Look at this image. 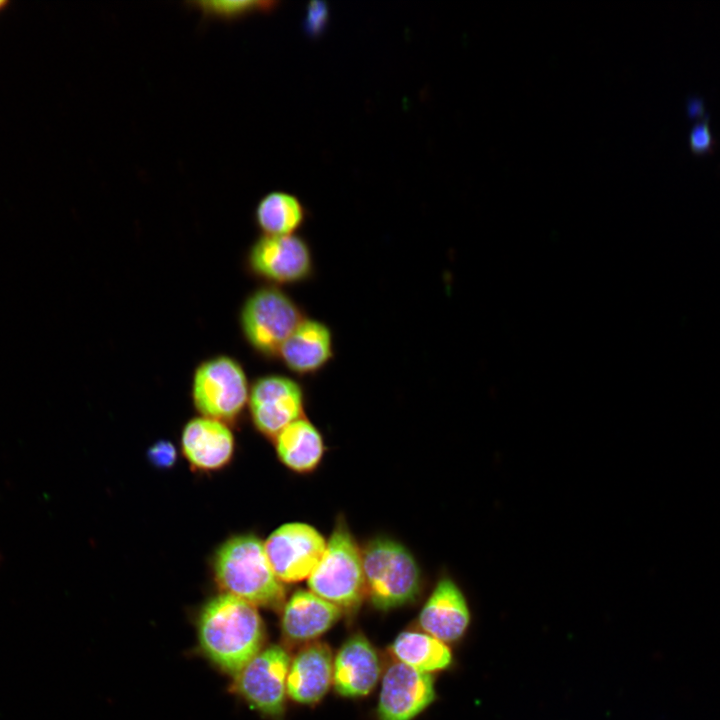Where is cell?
Returning <instances> with one entry per match:
<instances>
[{
  "label": "cell",
  "instance_id": "obj_19",
  "mask_svg": "<svg viewBox=\"0 0 720 720\" xmlns=\"http://www.w3.org/2000/svg\"><path fill=\"white\" fill-rule=\"evenodd\" d=\"M255 222L264 235H293L306 220V208L301 200L285 191L265 194L255 208Z\"/></svg>",
  "mask_w": 720,
  "mask_h": 720
},
{
  "label": "cell",
  "instance_id": "obj_24",
  "mask_svg": "<svg viewBox=\"0 0 720 720\" xmlns=\"http://www.w3.org/2000/svg\"><path fill=\"white\" fill-rule=\"evenodd\" d=\"M148 458L158 468H170L176 461L175 447L169 441H158L149 449Z\"/></svg>",
  "mask_w": 720,
  "mask_h": 720
},
{
  "label": "cell",
  "instance_id": "obj_13",
  "mask_svg": "<svg viewBox=\"0 0 720 720\" xmlns=\"http://www.w3.org/2000/svg\"><path fill=\"white\" fill-rule=\"evenodd\" d=\"M381 666L371 643L361 634L350 637L333 661V685L345 697L369 694L379 680Z\"/></svg>",
  "mask_w": 720,
  "mask_h": 720
},
{
  "label": "cell",
  "instance_id": "obj_5",
  "mask_svg": "<svg viewBox=\"0 0 720 720\" xmlns=\"http://www.w3.org/2000/svg\"><path fill=\"white\" fill-rule=\"evenodd\" d=\"M305 318L301 307L283 290L270 286L254 291L244 303L241 325L259 353L278 356L281 346Z\"/></svg>",
  "mask_w": 720,
  "mask_h": 720
},
{
  "label": "cell",
  "instance_id": "obj_3",
  "mask_svg": "<svg viewBox=\"0 0 720 720\" xmlns=\"http://www.w3.org/2000/svg\"><path fill=\"white\" fill-rule=\"evenodd\" d=\"M361 554L366 594L375 608L389 610L417 598L421 572L405 546L389 538H376Z\"/></svg>",
  "mask_w": 720,
  "mask_h": 720
},
{
  "label": "cell",
  "instance_id": "obj_12",
  "mask_svg": "<svg viewBox=\"0 0 720 720\" xmlns=\"http://www.w3.org/2000/svg\"><path fill=\"white\" fill-rule=\"evenodd\" d=\"M467 599L449 576L441 577L425 602L418 618L425 633L446 643L460 639L470 623Z\"/></svg>",
  "mask_w": 720,
  "mask_h": 720
},
{
  "label": "cell",
  "instance_id": "obj_7",
  "mask_svg": "<svg viewBox=\"0 0 720 720\" xmlns=\"http://www.w3.org/2000/svg\"><path fill=\"white\" fill-rule=\"evenodd\" d=\"M326 548L324 537L306 523H287L267 538L264 549L276 577L285 583L308 579Z\"/></svg>",
  "mask_w": 720,
  "mask_h": 720
},
{
  "label": "cell",
  "instance_id": "obj_15",
  "mask_svg": "<svg viewBox=\"0 0 720 720\" xmlns=\"http://www.w3.org/2000/svg\"><path fill=\"white\" fill-rule=\"evenodd\" d=\"M333 681V659L328 646L309 643L291 661L287 694L301 704H314L328 691Z\"/></svg>",
  "mask_w": 720,
  "mask_h": 720
},
{
  "label": "cell",
  "instance_id": "obj_25",
  "mask_svg": "<svg viewBox=\"0 0 720 720\" xmlns=\"http://www.w3.org/2000/svg\"><path fill=\"white\" fill-rule=\"evenodd\" d=\"M686 113L689 118H705L708 114L705 112L704 100L696 96H688L686 98Z\"/></svg>",
  "mask_w": 720,
  "mask_h": 720
},
{
  "label": "cell",
  "instance_id": "obj_6",
  "mask_svg": "<svg viewBox=\"0 0 720 720\" xmlns=\"http://www.w3.org/2000/svg\"><path fill=\"white\" fill-rule=\"evenodd\" d=\"M249 392L244 370L229 357L205 361L195 371L193 400L205 417L219 421L234 418L248 402Z\"/></svg>",
  "mask_w": 720,
  "mask_h": 720
},
{
  "label": "cell",
  "instance_id": "obj_20",
  "mask_svg": "<svg viewBox=\"0 0 720 720\" xmlns=\"http://www.w3.org/2000/svg\"><path fill=\"white\" fill-rule=\"evenodd\" d=\"M391 651L398 662L427 674L447 668L452 661V654L446 643L425 632L400 633L394 640Z\"/></svg>",
  "mask_w": 720,
  "mask_h": 720
},
{
  "label": "cell",
  "instance_id": "obj_23",
  "mask_svg": "<svg viewBox=\"0 0 720 720\" xmlns=\"http://www.w3.org/2000/svg\"><path fill=\"white\" fill-rule=\"evenodd\" d=\"M329 9L325 2L312 1L306 8L304 17V30L311 36L322 33L328 23Z\"/></svg>",
  "mask_w": 720,
  "mask_h": 720
},
{
  "label": "cell",
  "instance_id": "obj_22",
  "mask_svg": "<svg viewBox=\"0 0 720 720\" xmlns=\"http://www.w3.org/2000/svg\"><path fill=\"white\" fill-rule=\"evenodd\" d=\"M709 122L710 116L707 115L695 122L688 133V146L694 154L714 153L719 147V140L713 135Z\"/></svg>",
  "mask_w": 720,
  "mask_h": 720
},
{
  "label": "cell",
  "instance_id": "obj_10",
  "mask_svg": "<svg viewBox=\"0 0 720 720\" xmlns=\"http://www.w3.org/2000/svg\"><path fill=\"white\" fill-rule=\"evenodd\" d=\"M248 402L256 428L270 437H276L304 413L301 385L284 375L257 379L250 389Z\"/></svg>",
  "mask_w": 720,
  "mask_h": 720
},
{
  "label": "cell",
  "instance_id": "obj_8",
  "mask_svg": "<svg viewBox=\"0 0 720 720\" xmlns=\"http://www.w3.org/2000/svg\"><path fill=\"white\" fill-rule=\"evenodd\" d=\"M290 663L282 647L270 646L241 669L235 688L258 711L279 716L284 710Z\"/></svg>",
  "mask_w": 720,
  "mask_h": 720
},
{
  "label": "cell",
  "instance_id": "obj_16",
  "mask_svg": "<svg viewBox=\"0 0 720 720\" xmlns=\"http://www.w3.org/2000/svg\"><path fill=\"white\" fill-rule=\"evenodd\" d=\"M342 610L311 591L298 590L283 607V635L292 642L310 641L340 618Z\"/></svg>",
  "mask_w": 720,
  "mask_h": 720
},
{
  "label": "cell",
  "instance_id": "obj_18",
  "mask_svg": "<svg viewBox=\"0 0 720 720\" xmlns=\"http://www.w3.org/2000/svg\"><path fill=\"white\" fill-rule=\"evenodd\" d=\"M275 438L280 461L294 472L313 471L323 457L322 436L304 417L289 424Z\"/></svg>",
  "mask_w": 720,
  "mask_h": 720
},
{
  "label": "cell",
  "instance_id": "obj_1",
  "mask_svg": "<svg viewBox=\"0 0 720 720\" xmlns=\"http://www.w3.org/2000/svg\"><path fill=\"white\" fill-rule=\"evenodd\" d=\"M199 639L202 649L216 665L237 675L260 652L262 620L253 604L222 594L202 610Z\"/></svg>",
  "mask_w": 720,
  "mask_h": 720
},
{
  "label": "cell",
  "instance_id": "obj_9",
  "mask_svg": "<svg viewBox=\"0 0 720 720\" xmlns=\"http://www.w3.org/2000/svg\"><path fill=\"white\" fill-rule=\"evenodd\" d=\"M248 260L256 275L279 285L304 282L314 272L311 248L297 234L263 235L251 247Z\"/></svg>",
  "mask_w": 720,
  "mask_h": 720
},
{
  "label": "cell",
  "instance_id": "obj_17",
  "mask_svg": "<svg viewBox=\"0 0 720 720\" xmlns=\"http://www.w3.org/2000/svg\"><path fill=\"white\" fill-rule=\"evenodd\" d=\"M182 448L186 458L197 468L218 469L228 463L233 454V435L219 420L195 418L183 430Z\"/></svg>",
  "mask_w": 720,
  "mask_h": 720
},
{
  "label": "cell",
  "instance_id": "obj_26",
  "mask_svg": "<svg viewBox=\"0 0 720 720\" xmlns=\"http://www.w3.org/2000/svg\"><path fill=\"white\" fill-rule=\"evenodd\" d=\"M8 5V2L0 0V10L5 8Z\"/></svg>",
  "mask_w": 720,
  "mask_h": 720
},
{
  "label": "cell",
  "instance_id": "obj_21",
  "mask_svg": "<svg viewBox=\"0 0 720 720\" xmlns=\"http://www.w3.org/2000/svg\"><path fill=\"white\" fill-rule=\"evenodd\" d=\"M190 8L197 10L208 19L235 21L248 15L271 11L277 5L274 1H189Z\"/></svg>",
  "mask_w": 720,
  "mask_h": 720
},
{
  "label": "cell",
  "instance_id": "obj_14",
  "mask_svg": "<svg viewBox=\"0 0 720 720\" xmlns=\"http://www.w3.org/2000/svg\"><path fill=\"white\" fill-rule=\"evenodd\" d=\"M334 353L331 329L322 321L304 318L280 348L278 357L298 375L319 372Z\"/></svg>",
  "mask_w": 720,
  "mask_h": 720
},
{
  "label": "cell",
  "instance_id": "obj_11",
  "mask_svg": "<svg viewBox=\"0 0 720 720\" xmlns=\"http://www.w3.org/2000/svg\"><path fill=\"white\" fill-rule=\"evenodd\" d=\"M435 698L430 674L401 662L390 665L383 678L378 702L380 720H412Z\"/></svg>",
  "mask_w": 720,
  "mask_h": 720
},
{
  "label": "cell",
  "instance_id": "obj_4",
  "mask_svg": "<svg viewBox=\"0 0 720 720\" xmlns=\"http://www.w3.org/2000/svg\"><path fill=\"white\" fill-rule=\"evenodd\" d=\"M311 592L342 609L363 600L365 580L362 554L344 522H338L316 568L308 577Z\"/></svg>",
  "mask_w": 720,
  "mask_h": 720
},
{
  "label": "cell",
  "instance_id": "obj_2",
  "mask_svg": "<svg viewBox=\"0 0 720 720\" xmlns=\"http://www.w3.org/2000/svg\"><path fill=\"white\" fill-rule=\"evenodd\" d=\"M214 571L227 594L254 606L280 607L285 598L282 582L274 574L264 544L253 535L229 539L217 551Z\"/></svg>",
  "mask_w": 720,
  "mask_h": 720
}]
</instances>
